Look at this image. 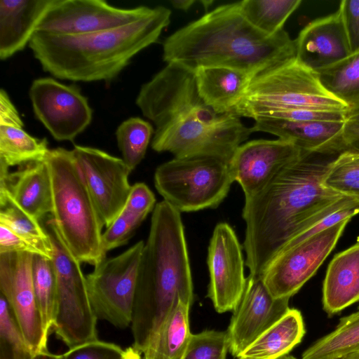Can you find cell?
<instances>
[{
  "instance_id": "6",
  "label": "cell",
  "mask_w": 359,
  "mask_h": 359,
  "mask_svg": "<svg viewBox=\"0 0 359 359\" xmlns=\"http://www.w3.org/2000/svg\"><path fill=\"white\" fill-rule=\"evenodd\" d=\"M46 162L53 190V221L66 245L81 262L94 266L106 259L104 226L72 150L50 149Z\"/></svg>"
},
{
  "instance_id": "18",
  "label": "cell",
  "mask_w": 359,
  "mask_h": 359,
  "mask_svg": "<svg viewBox=\"0 0 359 359\" xmlns=\"http://www.w3.org/2000/svg\"><path fill=\"white\" fill-rule=\"evenodd\" d=\"M287 298H274L262 276L250 274L226 330L229 351L237 358L262 332L290 309Z\"/></svg>"
},
{
  "instance_id": "9",
  "label": "cell",
  "mask_w": 359,
  "mask_h": 359,
  "mask_svg": "<svg viewBox=\"0 0 359 359\" xmlns=\"http://www.w3.org/2000/svg\"><path fill=\"white\" fill-rule=\"evenodd\" d=\"M232 182L228 162L211 156L175 158L154 173L156 190L180 212L217 208Z\"/></svg>"
},
{
  "instance_id": "28",
  "label": "cell",
  "mask_w": 359,
  "mask_h": 359,
  "mask_svg": "<svg viewBox=\"0 0 359 359\" xmlns=\"http://www.w3.org/2000/svg\"><path fill=\"white\" fill-rule=\"evenodd\" d=\"M359 350V309L339 320L336 328L309 346L302 359H335Z\"/></svg>"
},
{
  "instance_id": "46",
  "label": "cell",
  "mask_w": 359,
  "mask_h": 359,
  "mask_svg": "<svg viewBox=\"0 0 359 359\" xmlns=\"http://www.w3.org/2000/svg\"><path fill=\"white\" fill-rule=\"evenodd\" d=\"M195 0H172L170 4L178 10L187 11L194 4Z\"/></svg>"
},
{
  "instance_id": "34",
  "label": "cell",
  "mask_w": 359,
  "mask_h": 359,
  "mask_svg": "<svg viewBox=\"0 0 359 359\" xmlns=\"http://www.w3.org/2000/svg\"><path fill=\"white\" fill-rule=\"evenodd\" d=\"M327 188L359 198V154L344 151L331 163L324 179Z\"/></svg>"
},
{
  "instance_id": "12",
  "label": "cell",
  "mask_w": 359,
  "mask_h": 359,
  "mask_svg": "<svg viewBox=\"0 0 359 359\" xmlns=\"http://www.w3.org/2000/svg\"><path fill=\"white\" fill-rule=\"evenodd\" d=\"M29 95L35 116L57 141H72L92 121L88 99L76 86L39 78L33 81Z\"/></svg>"
},
{
  "instance_id": "32",
  "label": "cell",
  "mask_w": 359,
  "mask_h": 359,
  "mask_svg": "<svg viewBox=\"0 0 359 359\" xmlns=\"http://www.w3.org/2000/svg\"><path fill=\"white\" fill-rule=\"evenodd\" d=\"M154 130L148 121L131 117L122 122L116 130L118 147L126 164L134 170L144 158Z\"/></svg>"
},
{
  "instance_id": "51",
  "label": "cell",
  "mask_w": 359,
  "mask_h": 359,
  "mask_svg": "<svg viewBox=\"0 0 359 359\" xmlns=\"http://www.w3.org/2000/svg\"><path fill=\"white\" fill-rule=\"evenodd\" d=\"M278 359H296L294 357H293L292 355H286L285 356H283Z\"/></svg>"
},
{
  "instance_id": "48",
  "label": "cell",
  "mask_w": 359,
  "mask_h": 359,
  "mask_svg": "<svg viewBox=\"0 0 359 359\" xmlns=\"http://www.w3.org/2000/svg\"><path fill=\"white\" fill-rule=\"evenodd\" d=\"M123 359H142L141 353L133 346L127 348L123 354Z\"/></svg>"
},
{
  "instance_id": "33",
  "label": "cell",
  "mask_w": 359,
  "mask_h": 359,
  "mask_svg": "<svg viewBox=\"0 0 359 359\" xmlns=\"http://www.w3.org/2000/svg\"><path fill=\"white\" fill-rule=\"evenodd\" d=\"M33 284L45 332L53 327L56 308V279L52 260L34 255Z\"/></svg>"
},
{
  "instance_id": "44",
  "label": "cell",
  "mask_w": 359,
  "mask_h": 359,
  "mask_svg": "<svg viewBox=\"0 0 359 359\" xmlns=\"http://www.w3.org/2000/svg\"><path fill=\"white\" fill-rule=\"evenodd\" d=\"M342 139L344 151L359 154V121L346 120L343 127Z\"/></svg>"
},
{
  "instance_id": "8",
  "label": "cell",
  "mask_w": 359,
  "mask_h": 359,
  "mask_svg": "<svg viewBox=\"0 0 359 359\" xmlns=\"http://www.w3.org/2000/svg\"><path fill=\"white\" fill-rule=\"evenodd\" d=\"M53 245L56 308L53 329L69 348L97 340V317L90 304L86 276L52 219L47 222Z\"/></svg>"
},
{
  "instance_id": "1",
  "label": "cell",
  "mask_w": 359,
  "mask_h": 359,
  "mask_svg": "<svg viewBox=\"0 0 359 359\" xmlns=\"http://www.w3.org/2000/svg\"><path fill=\"white\" fill-rule=\"evenodd\" d=\"M339 154L302 151L261 191L245 199L243 247L250 274L261 276L291 238L355 201L323 184Z\"/></svg>"
},
{
  "instance_id": "40",
  "label": "cell",
  "mask_w": 359,
  "mask_h": 359,
  "mask_svg": "<svg viewBox=\"0 0 359 359\" xmlns=\"http://www.w3.org/2000/svg\"><path fill=\"white\" fill-rule=\"evenodd\" d=\"M339 10L352 53L359 51V0H342Z\"/></svg>"
},
{
  "instance_id": "36",
  "label": "cell",
  "mask_w": 359,
  "mask_h": 359,
  "mask_svg": "<svg viewBox=\"0 0 359 359\" xmlns=\"http://www.w3.org/2000/svg\"><path fill=\"white\" fill-rule=\"evenodd\" d=\"M229 348L226 331L205 330L191 334L180 359H226Z\"/></svg>"
},
{
  "instance_id": "29",
  "label": "cell",
  "mask_w": 359,
  "mask_h": 359,
  "mask_svg": "<svg viewBox=\"0 0 359 359\" xmlns=\"http://www.w3.org/2000/svg\"><path fill=\"white\" fill-rule=\"evenodd\" d=\"M39 221L15 205L6 194H0V224L29 243L39 255L52 260L51 238Z\"/></svg>"
},
{
  "instance_id": "16",
  "label": "cell",
  "mask_w": 359,
  "mask_h": 359,
  "mask_svg": "<svg viewBox=\"0 0 359 359\" xmlns=\"http://www.w3.org/2000/svg\"><path fill=\"white\" fill-rule=\"evenodd\" d=\"M210 275L208 297L216 311H233L245 289L246 278L242 248L234 230L226 222L214 229L208 246Z\"/></svg>"
},
{
  "instance_id": "11",
  "label": "cell",
  "mask_w": 359,
  "mask_h": 359,
  "mask_svg": "<svg viewBox=\"0 0 359 359\" xmlns=\"http://www.w3.org/2000/svg\"><path fill=\"white\" fill-rule=\"evenodd\" d=\"M349 220L282 248L261 276L271 294L276 299H290L295 294L332 251Z\"/></svg>"
},
{
  "instance_id": "43",
  "label": "cell",
  "mask_w": 359,
  "mask_h": 359,
  "mask_svg": "<svg viewBox=\"0 0 359 359\" xmlns=\"http://www.w3.org/2000/svg\"><path fill=\"white\" fill-rule=\"evenodd\" d=\"M0 125L24 126L17 109L4 89L0 90Z\"/></svg>"
},
{
  "instance_id": "17",
  "label": "cell",
  "mask_w": 359,
  "mask_h": 359,
  "mask_svg": "<svg viewBox=\"0 0 359 359\" xmlns=\"http://www.w3.org/2000/svg\"><path fill=\"white\" fill-rule=\"evenodd\" d=\"M303 150L282 140H255L241 144L228 162L233 182L241 187L245 199L261 191Z\"/></svg>"
},
{
  "instance_id": "47",
  "label": "cell",
  "mask_w": 359,
  "mask_h": 359,
  "mask_svg": "<svg viewBox=\"0 0 359 359\" xmlns=\"http://www.w3.org/2000/svg\"><path fill=\"white\" fill-rule=\"evenodd\" d=\"M346 120L359 121V102L348 107L345 112Z\"/></svg>"
},
{
  "instance_id": "37",
  "label": "cell",
  "mask_w": 359,
  "mask_h": 359,
  "mask_svg": "<svg viewBox=\"0 0 359 359\" xmlns=\"http://www.w3.org/2000/svg\"><path fill=\"white\" fill-rule=\"evenodd\" d=\"M144 219L123 210L102 233L103 250L107 252L125 245Z\"/></svg>"
},
{
  "instance_id": "53",
  "label": "cell",
  "mask_w": 359,
  "mask_h": 359,
  "mask_svg": "<svg viewBox=\"0 0 359 359\" xmlns=\"http://www.w3.org/2000/svg\"><path fill=\"white\" fill-rule=\"evenodd\" d=\"M358 309H359V307H358Z\"/></svg>"
},
{
  "instance_id": "24",
  "label": "cell",
  "mask_w": 359,
  "mask_h": 359,
  "mask_svg": "<svg viewBox=\"0 0 359 359\" xmlns=\"http://www.w3.org/2000/svg\"><path fill=\"white\" fill-rule=\"evenodd\" d=\"M194 73L199 95L218 114L233 112L254 77L222 67H199Z\"/></svg>"
},
{
  "instance_id": "26",
  "label": "cell",
  "mask_w": 359,
  "mask_h": 359,
  "mask_svg": "<svg viewBox=\"0 0 359 359\" xmlns=\"http://www.w3.org/2000/svg\"><path fill=\"white\" fill-rule=\"evenodd\" d=\"M190 306L189 303L179 301L144 353V359H180L192 334Z\"/></svg>"
},
{
  "instance_id": "27",
  "label": "cell",
  "mask_w": 359,
  "mask_h": 359,
  "mask_svg": "<svg viewBox=\"0 0 359 359\" xmlns=\"http://www.w3.org/2000/svg\"><path fill=\"white\" fill-rule=\"evenodd\" d=\"M49 151L46 138L32 136L23 126L0 125V163L8 168L44 161Z\"/></svg>"
},
{
  "instance_id": "19",
  "label": "cell",
  "mask_w": 359,
  "mask_h": 359,
  "mask_svg": "<svg viewBox=\"0 0 359 359\" xmlns=\"http://www.w3.org/2000/svg\"><path fill=\"white\" fill-rule=\"evenodd\" d=\"M294 41L297 60L316 72L332 66L352 53L339 9L310 22Z\"/></svg>"
},
{
  "instance_id": "25",
  "label": "cell",
  "mask_w": 359,
  "mask_h": 359,
  "mask_svg": "<svg viewBox=\"0 0 359 359\" xmlns=\"http://www.w3.org/2000/svg\"><path fill=\"white\" fill-rule=\"evenodd\" d=\"M305 334L301 312L289 311L255 339L237 358L244 359H278L299 344Z\"/></svg>"
},
{
  "instance_id": "22",
  "label": "cell",
  "mask_w": 359,
  "mask_h": 359,
  "mask_svg": "<svg viewBox=\"0 0 359 359\" xmlns=\"http://www.w3.org/2000/svg\"><path fill=\"white\" fill-rule=\"evenodd\" d=\"M53 1H0L1 60L11 57L29 45Z\"/></svg>"
},
{
  "instance_id": "41",
  "label": "cell",
  "mask_w": 359,
  "mask_h": 359,
  "mask_svg": "<svg viewBox=\"0 0 359 359\" xmlns=\"http://www.w3.org/2000/svg\"><path fill=\"white\" fill-rule=\"evenodd\" d=\"M265 117L297 121L344 122L345 112L313 109H292L271 113Z\"/></svg>"
},
{
  "instance_id": "4",
  "label": "cell",
  "mask_w": 359,
  "mask_h": 359,
  "mask_svg": "<svg viewBox=\"0 0 359 359\" xmlns=\"http://www.w3.org/2000/svg\"><path fill=\"white\" fill-rule=\"evenodd\" d=\"M194 302L180 212L164 200L153 210L140 259L133 308V347L144 353L179 301Z\"/></svg>"
},
{
  "instance_id": "20",
  "label": "cell",
  "mask_w": 359,
  "mask_h": 359,
  "mask_svg": "<svg viewBox=\"0 0 359 359\" xmlns=\"http://www.w3.org/2000/svg\"><path fill=\"white\" fill-rule=\"evenodd\" d=\"M8 168L0 164V194L38 220L52 214V182L46 160L20 165L11 173Z\"/></svg>"
},
{
  "instance_id": "15",
  "label": "cell",
  "mask_w": 359,
  "mask_h": 359,
  "mask_svg": "<svg viewBox=\"0 0 359 359\" xmlns=\"http://www.w3.org/2000/svg\"><path fill=\"white\" fill-rule=\"evenodd\" d=\"M145 6L122 8L102 0H53L36 32L83 34L121 27L148 15Z\"/></svg>"
},
{
  "instance_id": "50",
  "label": "cell",
  "mask_w": 359,
  "mask_h": 359,
  "mask_svg": "<svg viewBox=\"0 0 359 359\" xmlns=\"http://www.w3.org/2000/svg\"><path fill=\"white\" fill-rule=\"evenodd\" d=\"M201 2L203 4V6H204V8L205 9H207L213 1H201Z\"/></svg>"
},
{
  "instance_id": "21",
  "label": "cell",
  "mask_w": 359,
  "mask_h": 359,
  "mask_svg": "<svg viewBox=\"0 0 359 359\" xmlns=\"http://www.w3.org/2000/svg\"><path fill=\"white\" fill-rule=\"evenodd\" d=\"M344 122L297 121L262 117L255 120L251 130L274 135L303 151L341 154L344 151Z\"/></svg>"
},
{
  "instance_id": "14",
  "label": "cell",
  "mask_w": 359,
  "mask_h": 359,
  "mask_svg": "<svg viewBox=\"0 0 359 359\" xmlns=\"http://www.w3.org/2000/svg\"><path fill=\"white\" fill-rule=\"evenodd\" d=\"M72 151L101 221L108 227L125 206L132 170L122 158L96 148L75 145Z\"/></svg>"
},
{
  "instance_id": "38",
  "label": "cell",
  "mask_w": 359,
  "mask_h": 359,
  "mask_svg": "<svg viewBox=\"0 0 359 359\" xmlns=\"http://www.w3.org/2000/svg\"><path fill=\"white\" fill-rule=\"evenodd\" d=\"M124 351L115 344L97 339L69 348L64 356L65 359H123Z\"/></svg>"
},
{
  "instance_id": "3",
  "label": "cell",
  "mask_w": 359,
  "mask_h": 359,
  "mask_svg": "<svg viewBox=\"0 0 359 359\" xmlns=\"http://www.w3.org/2000/svg\"><path fill=\"white\" fill-rule=\"evenodd\" d=\"M296 57L284 29L268 35L243 15L239 1L221 5L182 27L163 43V59L194 72L222 67L255 76Z\"/></svg>"
},
{
  "instance_id": "52",
  "label": "cell",
  "mask_w": 359,
  "mask_h": 359,
  "mask_svg": "<svg viewBox=\"0 0 359 359\" xmlns=\"http://www.w3.org/2000/svg\"><path fill=\"white\" fill-rule=\"evenodd\" d=\"M237 359H244V358H237Z\"/></svg>"
},
{
  "instance_id": "35",
  "label": "cell",
  "mask_w": 359,
  "mask_h": 359,
  "mask_svg": "<svg viewBox=\"0 0 359 359\" xmlns=\"http://www.w3.org/2000/svg\"><path fill=\"white\" fill-rule=\"evenodd\" d=\"M32 350L25 340L6 299L0 298V359H31Z\"/></svg>"
},
{
  "instance_id": "5",
  "label": "cell",
  "mask_w": 359,
  "mask_h": 359,
  "mask_svg": "<svg viewBox=\"0 0 359 359\" xmlns=\"http://www.w3.org/2000/svg\"><path fill=\"white\" fill-rule=\"evenodd\" d=\"M171 11L154 7L128 25L83 34L36 32L29 43L42 69L74 81H109L140 51L156 43L170 22Z\"/></svg>"
},
{
  "instance_id": "31",
  "label": "cell",
  "mask_w": 359,
  "mask_h": 359,
  "mask_svg": "<svg viewBox=\"0 0 359 359\" xmlns=\"http://www.w3.org/2000/svg\"><path fill=\"white\" fill-rule=\"evenodd\" d=\"M316 72L325 89L348 107L359 102V51Z\"/></svg>"
},
{
  "instance_id": "13",
  "label": "cell",
  "mask_w": 359,
  "mask_h": 359,
  "mask_svg": "<svg viewBox=\"0 0 359 359\" xmlns=\"http://www.w3.org/2000/svg\"><path fill=\"white\" fill-rule=\"evenodd\" d=\"M28 252L0 254V290L33 353L47 350V340L35 294Z\"/></svg>"
},
{
  "instance_id": "49",
  "label": "cell",
  "mask_w": 359,
  "mask_h": 359,
  "mask_svg": "<svg viewBox=\"0 0 359 359\" xmlns=\"http://www.w3.org/2000/svg\"><path fill=\"white\" fill-rule=\"evenodd\" d=\"M335 359H359V350Z\"/></svg>"
},
{
  "instance_id": "7",
  "label": "cell",
  "mask_w": 359,
  "mask_h": 359,
  "mask_svg": "<svg viewBox=\"0 0 359 359\" xmlns=\"http://www.w3.org/2000/svg\"><path fill=\"white\" fill-rule=\"evenodd\" d=\"M348 108L325 89L316 71L294 57L255 76L233 112L255 120L280 111Z\"/></svg>"
},
{
  "instance_id": "39",
  "label": "cell",
  "mask_w": 359,
  "mask_h": 359,
  "mask_svg": "<svg viewBox=\"0 0 359 359\" xmlns=\"http://www.w3.org/2000/svg\"><path fill=\"white\" fill-rule=\"evenodd\" d=\"M154 193L144 183H136L132 186L123 210L145 219L154 210L156 205Z\"/></svg>"
},
{
  "instance_id": "23",
  "label": "cell",
  "mask_w": 359,
  "mask_h": 359,
  "mask_svg": "<svg viewBox=\"0 0 359 359\" xmlns=\"http://www.w3.org/2000/svg\"><path fill=\"white\" fill-rule=\"evenodd\" d=\"M359 301V242L337 254L323 285V307L333 316Z\"/></svg>"
},
{
  "instance_id": "10",
  "label": "cell",
  "mask_w": 359,
  "mask_h": 359,
  "mask_svg": "<svg viewBox=\"0 0 359 359\" xmlns=\"http://www.w3.org/2000/svg\"><path fill=\"white\" fill-rule=\"evenodd\" d=\"M143 241L105 259L86 276L88 292L97 318L118 328L131 325Z\"/></svg>"
},
{
  "instance_id": "42",
  "label": "cell",
  "mask_w": 359,
  "mask_h": 359,
  "mask_svg": "<svg viewBox=\"0 0 359 359\" xmlns=\"http://www.w3.org/2000/svg\"><path fill=\"white\" fill-rule=\"evenodd\" d=\"M6 252H28L38 255L36 249L29 243L5 225L0 224V254Z\"/></svg>"
},
{
  "instance_id": "30",
  "label": "cell",
  "mask_w": 359,
  "mask_h": 359,
  "mask_svg": "<svg viewBox=\"0 0 359 359\" xmlns=\"http://www.w3.org/2000/svg\"><path fill=\"white\" fill-rule=\"evenodd\" d=\"M301 0H244L239 1L247 20L257 29L273 35L284 29L291 14L299 6Z\"/></svg>"
},
{
  "instance_id": "2",
  "label": "cell",
  "mask_w": 359,
  "mask_h": 359,
  "mask_svg": "<svg viewBox=\"0 0 359 359\" xmlns=\"http://www.w3.org/2000/svg\"><path fill=\"white\" fill-rule=\"evenodd\" d=\"M135 103L155 126L151 148L175 158L211 156L229 162L252 133L233 112L218 114L198 92L194 73L168 63L143 84Z\"/></svg>"
},
{
  "instance_id": "45",
  "label": "cell",
  "mask_w": 359,
  "mask_h": 359,
  "mask_svg": "<svg viewBox=\"0 0 359 359\" xmlns=\"http://www.w3.org/2000/svg\"><path fill=\"white\" fill-rule=\"evenodd\" d=\"M31 359H65V356L64 354L50 353L47 349L34 353Z\"/></svg>"
}]
</instances>
